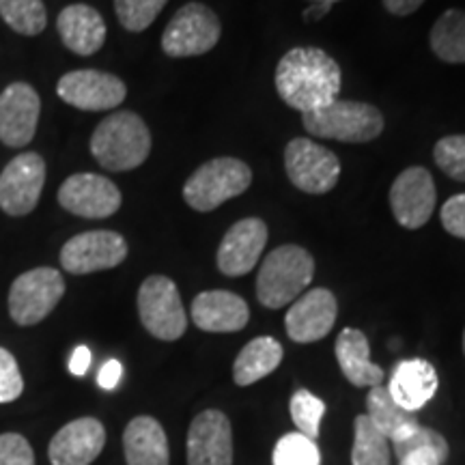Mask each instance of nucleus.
<instances>
[{
    "instance_id": "nucleus-1",
    "label": "nucleus",
    "mask_w": 465,
    "mask_h": 465,
    "mask_svg": "<svg viewBox=\"0 0 465 465\" xmlns=\"http://www.w3.org/2000/svg\"><path fill=\"white\" fill-rule=\"evenodd\" d=\"M341 67L328 52L293 48L276 65V91L281 100L302 114L332 104L341 93Z\"/></svg>"
},
{
    "instance_id": "nucleus-2",
    "label": "nucleus",
    "mask_w": 465,
    "mask_h": 465,
    "mask_svg": "<svg viewBox=\"0 0 465 465\" xmlns=\"http://www.w3.org/2000/svg\"><path fill=\"white\" fill-rule=\"evenodd\" d=\"M91 153L106 171H134L151 153L149 127L132 110L108 114L93 132Z\"/></svg>"
},
{
    "instance_id": "nucleus-3",
    "label": "nucleus",
    "mask_w": 465,
    "mask_h": 465,
    "mask_svg": "<svg viewBox=\"0 0 465 465\" xmlns=\"http://www.w3.org/2000/svg\"><path fill=\"white\" fill-rule=\"evenodd\" d=\"M315 276V259L302 246H281L263 259L257 276V298L265 308L293 304Z\"/></svg>"
},
{
    "instance_id": "nucleus-4",
    "label": "nucleus",
    "mask_w": 465,
    "mask_h": 465,
    "mask_svg": "<svg viewBox=\"0 0 465 465\" xmlns=\"http://www.w3.org/2000/svg\"><path fill=\"white\" fill-rule=\"evenodd\" d=\"M306 132L341 143H371L383 132L380 108L364 102L334 100L328 106L302 116Z\"/></svg>"
},
{
    "instance_id": "nucleus-5",
    "label": "nucleus",
    "mask_w": 465,
    "mask_h": 465,
    "mask_svg": "<svg viewBox=\"0 0 465 465\" xmlns=\"http://www.w3.org/2000/svg\"><path fill=\"white\" fill-rule=\"evenodd\" d=\"M252 183V171L237 158H216L196 168L183 185V201L194 212H213L223 203L243 194Z\"/></svg>"
},
{
    "instance_id": "nucleus-6",
    "label": "nucleus",
    "mask_w": 465,
    "mask_h": 465,
    "mask_svg": "<svg viewBox=\"0 0 465 465\" xmlns=\"http://www.w3.org/2000/svg\"><path fill=\"white\" fill-rule=\"evenodd\" d=\"M223 37V25L216 11L203 3L183 5L162 35V50L166 56H201L213 50Z\"/></svg>"
},
{
    "instance_id": "nucleus-7",
    "label": "nucleus",
    "mask_w": 465,
    "mask_h": 465,
    "mask_svg": "<svg viewBox=\"0 0 465 465\" xmlns=\"http://www.w3.org/2000/svg\"><path fill=\"white\" fill-rule=\"evenodd\" d=\"M65 295V281L54 267H35L20 274L9 289V315L17 325L44 322Z\"/></svg>"
},
{
    "instance_id": "nucleus-8",
    "label": "nucleus",
    "mask_w": 465,
    "mask_h": 465,
    "mask_svg": "<svg viewBox=\"0 0 465 465\" xmlns=\"http://www.w3.org/2000/svg\"><path fill=\"white\" fill-rule=\"evenodd\" d=\"M138 315L144 330L160 341H177L188 328V315L177 284L166 276H149L138 289Z\"/></svg>"
},
{
    "instance_id": "nucleus-9",
    "label": "nucleus",
    "mask_w": 465,
    "mask_h": 465,
    "mask_svg": "<svg viewBox=\"0 0 465 465\" xmlns=\"http://www.w3.org/2000/svg\"><path fill=\"white\" fill-rule=\"evenodd\" d=\"M289 182L306 194H328L341 177V162L311 138H295L284 149Z\"/></svg>"
},
{
    "instance_id": "nucleus-10",
    "label": "nucleus",
    "mask_w": 465,
    "mask_h": 465,
    "mask_svg": "<svg viewBox=\"0 0 465 465\" xmlns=\"http://www.w3.org/2000/svg\"><path fill=\"white\" fill-rule=\"evenodd\" d=\"M45 183V162L35 151L20 153L0 173V209L7 216H28L39 205Z\"/></svg>"
},
{
    "instance_id": "nucleus-11",
    "label": "nucleus",
    "mask_w": 465,
    "mask_h": 465,
    "mask_svg": "<svg viewBox=\"0 0 465 465\" xmlns=\"http://www.w3.org/2000/svg\"><path fill=\"white\" fill-rule=\"evenodd\" d=\"M127 257V242L114 231H86L74 235L61 250V265L69 274L84 276L113 270Z\"/></svg>"
},
{
    "instance_id": "nucleus-12",
    "label": "nucleus",
    "mask_w": 465,
    "mask_h": 465,
    "mask_svg": "<svg viewBox=\"0 0 465 465\" xmlns=\"http://www.w3.org/2000/svg\"><path fill=\"white\" fill-rule=\"evenodd\" d=\"M56 93L69 106L86 113H104L121 106L127 95V86L114 74L97 69H75L58 80Z\"/></svg>"
},
{
    "instance_id": "nucleus-13",
    "label": "nucleus",
    "mask_w": 465,
    "mask_h": 465,
    "mask_svg": "<svg viewBox=\"0 0 465 465\" xmlns=\"http://www.w3.org/2000/svg\"><path fill=\"white\" fill-rule=\"evenodd\" d=\"M58 203L74 216L104 220L119 212L121 190L102 174L78 173L58 188Z\"/></svg>"
},
{
    "instance_id": "nucleus-14",
    "label": "nucleus",
    "mask_w": 465,
    "mask_h": 465,
    "mask_svg": "<svg viewBox=\"0 0 465 465\" xmlns=\"http://www.w3.org/2000/svg\"><path fill=\"white\" fill-rule=\"evenodd\" d=\"M438 201L433 177L427 168L410 166L394 179L391 188V207L394 220L403 229L416 231L431 220Z\"/></svg>"
},
{
    "instance_id": "nucleus-15",
    "label": "nucleus",
    "mask_w": 465,
    "mask_h": 465,
    "mask_svg": "<svg viewBox=\"0 0 465 465\" xmlns=\"http://www.w3.org/2000/svg\"><path fill=\"white\" fill-rule=\"evenodd\" d=\"M42 97L28 83H14L0 93V143L11 149L26 147L35 138Z\"/></svg>"
},
{
    "instance_id": "nucleus-16",
    "label": "nucleus",
    "mask_w": 465,
    "mask_h": 465,
    "mask_svg": "<svg viewBox=\"0 0 465 465\" xmlns=\"http://www.w3.org/2000/svg\"><path fill=\"white\" fill-rule=\"evenodd\" d=\"M336 315H339V304L332 291L312 289L291 304L284 317V328L291 341L317 342L332 332Z\"/></svg>"
},
{
    "instance_id": "nucleus-17",
    "label": "nucleus",
    "mask_w": 465,
    "mask_h": 465,
    "mask_svg": "<svg viewBox=\"0 0 465 465\" xmlns=\"http://www.w3.org/2000/svg\"><path fill=\"white\" fill-rule=\"evenodd\" d=\"M267 243V226L259 218H243L226 231L220 242L216 263L224 276L248 274L259 263Z\"/></svg>"
},
{
    "instance_id": "nucleus-18",
    "label": "nucleus",
    "mask_w": 465,
    "mask_h": 465,
    "mask_svg": "<svg viewBox=\"0 0 465 465\" xmlns=\"http://www.w3.org/2000/svg\"><path fill=\"white\" fill-rule=\"evenodd\" d=\"M188 465H232L231 422L223 411L205 410L192 420Z\"/></svg>"
},
{
    "instance_id": "nucleus-19",
    "label": "nucleus",
    "mask_w": 465,
    "mask_h": 465,
    "mask_svg": "<svg viewBox=\"0 0 465 465\" xmlns=\"http://www.w3.org/2000/svg\"><path fill=\"white\" fill-rule=\"evenodd\" d=\"M106 429L97 418H78L58 431L48 446L52 465H91L102 455Z\"/></svg>"
},
{
    "instance_id": "nucleus-20",
    "label": "nucleus",
    "mask_w": 465,
    "mask_h": 465,
    "mask_svg": "<svg viewBox=\"0 0 465 465\" xmlns=\"http://www.w3.org/2000/svg\"><path fill=\"white\" fill-rule=\"evenodd\" d=\"M192 322L203 332H240L246 328L250 308L231 291H203L192 302Z\"/></svg>"
},
{
    "instance_id": "nucleus-21",
    "label": "nucleus",
    "mask_w": 465,
    "mask_h": 465,
    "mask_svg": "<svg viewBox=\"0 0 465 465\" xmlns=\"http://www.w3.org/2000/svg\"><path fill=\"white\" fill-rule=\"evenodd\" d=\"M438 386L440 380L433 364L427 362V360L411 358L397 364L391 383L386 388L394 399V403L414 414V411H420L435 397Z\"/></svg>"
},
{
    "instance_id": "nucleus-22",
    "label": "nucleus",
    "mask_w": 465,
    "mask_h": 465,
    "mask_svg": "<svg viewBox=\"0 0 465 465\" xmlns=\"http://www.w3.org/2000/svg\"><path fill=\"white\" fill-rule=\"evenodd\" d=\"M58 35L67 50L78 56H91L106 42V22L97 9L89 5H69L58 14Z\"/></svg>"
},
{
    "instance_id": "nucleus-23",
    "label": "nucleus",
    "mask_w": 465,
    "mask_h": 465,
    "mask_svg": "<svg viewBox=\"0 0 465 465\" xmlns=\"http://www.w3.org/2000/svg\"><path fill=\"white\" fill-rule=\"evenodd\" d=\"M124 450L127 465H168L171 450L164 427L151 416H136L125 427Z\"/></svg>"
},
{
    "instance_id": "nucleus-24",
    "label": "nucleus",
    "mask_w": 465,
    "mask_h": 465,
    "mask_svg": "<svg viewBox=\"0 0 465 465\" xmlns=\"http://www.w3.org/2000/svg\"><path fill=\"white\" fill-rule=\"evenodd\" d=\"M336 360L342 375L356 388L381 386L383 371L371 362V347L364 332L356 328H345L336 339Z\"/></svg>"
},
{
    "instance_id": "nucleus-25",
    "label": "nucleus",
    "mask_w": 465,
    "mask_h": 465,
    "mask_svg": "<svg viewBox=\"0 0 465 465\" xmlns=\"http://www.w3.org/2000/svg\"><path fill=\"white\" fill-rule=\"evenodd\" d=\"M282 345L272 336H259L242 349L232 364V380L237 386H252L272 375L282 362Z\"/></svg>"
},
{
    "instance_id": "nucleus-26",
    "label": "nucleus",
    "mask_w": 465,
    "mask_h": 465,
    "mask_svg": "<svg viewBox=\"0 0 465 465\" xmlns=\"http://www.w3.org/2000/svg\"><path fill=\"white\" fill-rule=\"evenodd\" d=\"M366 416L383 438L391 440V444L407 438L418 427V418L394 403L386 386L371 388L366 397Z\"/></svg>"
},
{
    "instance_id": "nucleus-27",
    "label": "nucleus",
    "mask_w": 465,
    "mask_h": 465,
    "mask_svg": "<svg viewBox=\"0 0 465 465\" xmlns=\"http://www.w3.org/2000/svg\"><path fill=\"white\" fill-rule=\"evenodd\" d=\"M429 42L433 54L444 63H465V11H444L433 25Z\"/></svg>"
},
{
    "instance_id": "nucleus-28",
    "label": "nucleus",
    "mask_w": 465,
    "mask_h": 465,
    "mask_svg": "<svg viewBox=\"0 0 465 465\" xmlns=\"http://www.w3.org/2000/svg\"><path fill=\"white\" fill-rule=\"evenodd\" d=\"M392 444L391 440L373 427L369 416L362 414L353 422V449L351 463L353 465H391Z\"/></svg>"
},
{
    "instance_id": "nucleus-29",
    "label": "nucleus",
    "mask_w": 465,
    "mask_h": 465,
    "mask_svg": "<svg viewBox=\"0 0 465 465\" xmlns=\"http://www.w3.org/2000/svg\"><path fill=\"white\" fill-rule=\"evenodd\" d=\"M0 15L11 31L35 37L48 25L44 0H0Z\"/></svg>"
},
{
    "instance_id": "nucleus-30",
    "label": "nucleus",
    "mask_w": 465,
    "mask_h": 465,
    "mask_svg": "<svg viewBox=\"0 0 465 465\" xmlns=\"http://www.w3.org/2000/svg\"><path fill=\"white\" fill-rule=\"evenodd\" d=\"M325 414V403L312 392L302 388L291 397V420L298 427V433L306 438H319V427H322V418Z\"/></svg>"
},
{
    "instance_id": "nucleus-31",
    "label": "nucleus",
    "mask_w": 465,
    "mask_h": 465,
    "mask_svg": "<svg viewBox=\"0 0 465 465\" xmlns=\"http://www.w3.org/2000/svg\"><path fill=\"white\" fill-rule=\"evenodd\" d=\"M168 0H114L121 26L130 33H143L153 25Z\"/></svg>"
},
{
    "instance_id": "nucleus-32",
    "label": "nucleus",
    "mask_w": 465,
    "mask_h": 465,
    "mask_svg": "<svg viewBox=\"0 0 465 465\" xmlns=\"http://www.w3.org/2000/svg\"><path fill=\"white\" fill-rule=\"evenodd\" d=\"M274 465H322L317 441L302 433H287L274 449Z\"/></svg>"
},
{
    "instance_id": "nucleus-33",
    "label": "nucleus",
    "mask_w": 465,
    "mask_h": 465,
    "mask_svg": "<svg viewBox=\"0 0 465 465\" xmlns=\"http://www.w3.org/2000/svg\"><path fill=\"white\" fill-rule=\"evenodd\" d=\"M435 164L455 182H465V134L444 136L433 149Z\"/></svg>"
},
{
    "instance_id": "nucleus-34",
    "label": "nucleus",
    "mask_w": 465,
    "mask_h": 465,
    "mask_svg": "<svg viewBox=\"0 0 465 465\" xmlns=\"http://www.w3.org/2000/svg\"><path fill=\"white\" fill-rule=\"evenodd\" d=\"M25 391V380H22L20 366L14 353L0 347V403H11Z\"/></svg>"
},
{
    "instance_id": "nucleus-35",
    "label": "nucleus",
    "mask_w": 465,
    "mask_h": 465,
    "mask_svg": "<svg viewBox=\"0 0 465 465\" xmlns=\"http://www.w3.org/2000/svg\"><path fill=\"white\" fill-rule=\"evenodd\" d=\"M0 465H35L31 444L20 433H0Z\"/></svg>"
},
{
    "instance_id": "nucleus-36",
    "label": "nucleus",
    "mask_w": 465,
    "mask_h": 465,
    "mask_svg": "<svg viewBox=\"0 0 465 465\" xmlns=\"http://www.w3.org/2000/svg\"><path fill=\"white\" fill-rule=\"evenodd\" d=\"M441 224L452 237L465 240V194H455L444 203L440 212Z\"/></svg>"
},
{
    "instance_id": "nucleus-37",
    "label": "nucleus",
    "mask_w": 465,
    "mask_h": 465,
    "mask_svg": "<svg viewBox=\"0 0 465 465\" xmlns=\"http://www.w3.org/2000/svg\"><path fill=\"white\" fill-rule=\"evenodd\" d=\"M449 446H429V449L411 450L410 455L401 459L399 465H444L449 461Z\"/></svg>"
},
{
    "instance_id": "nucleus-38",
    "label": "nucleus",
    "mask_w": 465,
    "mask_h": 465,
    "mask_svg": "<svg viewBox=\"0 0 465 465\" xmlns=\"http://www.w3.org/2000/svg\"><path fill=\"white\" fill-rule=\"evenodd\" d=\"M121 377H124V366H121L119 360H108V362L100 369L97 383H100L104 391H114V388L119 386Z\"/></svg>"
},
{
    "instance_id": "nucleus-39",
    "label": "nucleus",
    "mask_w": 465,
    "mask_h": 465,
    "mask_svg": "<svg viewBox=\"0 0 465 465\" xmlns=\"http://www.w3.org/2000/svg\"><path fill=\"white\" fill-rule=\"evenodd\" d=\"M89 366H91V349L86 345L75 347L72 358H69V371H72L75 377H83L86 375V371H89Z\"/></svg>"
},
{
    "instance_id": "nucleus-40",
    "label": "nucleus",
    "mask_w": 465,
    "mask_h": 465,
    "mask_svg": "<svg viewBox=\"0 0 465 465\" xmlns=\"http://www.w3.org/2000/svg\"><path fill=\"white\" fill-rule=\"evenodd\" d=\"M424 5V0H383V7H386L388 14L397 15V17H405L411 15L414 11H418Z\"/></svg>"
},
{
    "instance_id": "nucleus-41",
    "label": "nucleus",
    "mask_w": 465,
    "mask_h": 465,
    "mask_svg": "<svg viewBox=\"0 0 465 465\" xmlns=\"http://www.w3.org/2000/svg\"><path fill=\"white\" fill-rule=\"evenodd\" d=\"M330 9H332V5H328V3H312L311 7L304 9V20L306 22H319L323 15L330 14Z\"/></svg>"
},
{
    "instance_id": "nucleus-42",
    "label": "nucleus",
    "mask_w": 465,
    "mask_h": 465,
    "mask_svg": "<svg viewBox=\"0 0 465 465\" xmlns=\"http://www.w3.org/2000/svg\"><path fill=\"white\" fill-rule=\"evenodd\" d=\"M311 3H328V5H334V3H341V0H311Z\"/></svg>"
},
{
    "instance_id": "nucleus-43",
    "label": "nucleus",
    "mask_w": 465,
    "mask_h": 465,
    "mask_svg": "<svg viewBox=\"0 0 465 465\" xmlns=\"http://www.w3.org/2000/svg\"><path fill=\"white\" fill-rule=\"evenodd\" d=\"M463 351H465V334H463Z\"/></svg>"
}]
</instances>
